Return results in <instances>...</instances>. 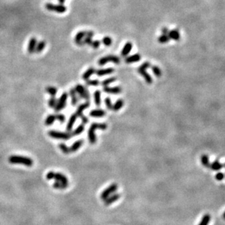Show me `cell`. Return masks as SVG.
I'll return each mask as SVG.
<instances>
[{"label":"cell","instance_id":"cell-1","mask_svg":"<svg viewBox=\"0 0 225 225\" xmlns=\"http://www.w3.org/2000/svg\"><path fill=\"white\" fill-rule=\"evenodd\" d=\"M8 160L11 164H20L27 167L32 166L34 163L33 160L31 158L21 155H12L9 157Z\"/></svg>","mask_w":225,"mask_h":225},{"label":"cell","instance_id":"cell-2","mask_svg":"<svg viewBox=\"0 0 225 225\" xmlns=\"http://www.w3.org/2000/svg\"><path fill=\"white\" fill-rule=\"evenodd\" d=\"M50 137L59 140L67 141L72 137V135L70 132H61L58 130H50L48 133Z\"/></svg>","mask_w":225,"mask_h":225},{"label":"cell","instance_id":"cell-3","mask_svg":"<svg viewBox=\"0 0 225 225\" xmlns=\"http://www.w3.org/2000/svg\"><path fill=\"white\" fill-rule=\"evenodd\" d=\"M109 61H111L115 64H119L121 63L120 58L118 56H115V55H109V56H104V57L101 58L99 60H98V65L99 66H104L106 64H108Z\"/></svg>","mask_w":225,"mask_h":225},{"label":"cell","instance_id":"cell-4","mask_svg":"<svg viewBox=\"0 0 225 225\" xmlns=\"http://www.w3.org/2000/svg\"><path fill=\"white\" fill-rule=\"evenodd\" d=\"M74 89L75 91V92L79 95V96L81 97V98L86 100L87 101H89L90 93H89V91H88V89H87L86 88L83 86V85H81V84H78V85H75Z\"/></svg>","mask_w":225,"mask_h":225},{"label":"cell","instance_id":"cell-5","mask_svg":"<svg viewBox=\"0 0 225 225\" xmlns=\"http://www.w3.org/2000/svg\"><path fill=\"white\" fill-rule=\"evenodd\" d=\"M46 9L51 12H56L58 13H64L67 11V8L63 5H53L52 3H46L45 5Z\"/></svg>","mask_w":225,"mask_h":225},{"label":"cell","instance_id":"cell-6","mask_svg":"<svg viewBox=\"0 0 225 225\" xmlns=\"http://www.w3.org/2000/svg\"><path fill=\"white\" fill-rule=\"evenodd\" d=\"M67 98H68V94L65 92L60 96V98H59V100L57 101V103H56V106H55L54 108L55 111H56V112H60V111H61L65 107L66 104H67Z\"/></svg>","mask_w":225,"mask_h":225},{"label":"cell","instance_id":"cell-7","mask_svg":"<svg viewBox=\"0 0 225 225\" xmlns=\"http://www.w3.org/2000/svg\"><path fill=\"white\" fill-rule=\"evenodd\" d=\"M118 189V185L116 184H111L109 187H108L107 189H105L103 192H102L100 195V198L102 200H105V199L108 198L110 195H111L112 194L114 193Z\"/></svg>","mask_w":225,"mask_h":225},{"label":"cell","instance_id":"cell-8","mask_svg":"<svg viewBox=\"0 0 225 225\" xmlns=\"http://www.w3.org/2000/svg\"><path fill=\"white\" fill-rule=\"evenodd\" d=\"M103 91L106 93L108 94H114V95H117V94H120L121 93L122 89L121 87L116 86V87H108L105 86L103 87Z\"/></svg>","mask_w":225,"mask_h":225},{"label":"cell","instance_id":"cell-9","mask_svg":"<svg viewBox=\"0 0 225 225\" xmlns=\"http://www.w3.org/2000/svg\"><path fill=\"white\" fill-rule=\"evenodd\" d=\"M137 71H138L139 74H140L142 77H143V78L145 79V80H146V82L148 84L152 83L153 82L152 77H151V75H150L147 71H146V69L141 68V67H140L138 68V69H137Z\"/></svg>","mask_w":225,"mask_h":225},{"label":"cell","instance_id":"cell-10","mask_svg":"<svg viewBox=\"0 0 225 225\" xmlns=\"http://www.w3.org/2000/svg\"><path fill=\"white\" fill-rule=\"evenodd\" d=\"M86 35V31H81L78 33L76 34L75 36V43H76L78 46H84V44L83 43V39Z\"/></svg>","mask_w":225,"mask_h":225},{"label":"cell","instance_id":"cell-11","mask_svg":"<svg viewBox=\"0 0 225 225\" xmlns=\"http://www.w3.org/2000/svg\"><path fill=\"white\" fill-rule=\"evenodd\" d=\"M114 71H115L114 69L109 67V68H107V69H99L96 70L95 74H96L98 77H103V76L113 74Z\"/></svg>","mask_w":225,"mask_h":225},{"label":"cell","instance_id":"cell-12","mask_svg":"<svg viewBox=\"0 0 225 225\" xmlns=\"http://www.w3.org/2000/svg\"><path fill=\"white\" fill-rule=\"evenodd\" d=\"M37 44V38L32 37L30 39H29V43H28V47H27L28 53H29V54H32V53H35Z\"/></svg>","mask_w":225,"mask_h":225},{"label":"cell","instance_id":"cell-13","mask_svg":"<svg viewBox=\"0 0 225 225\" xmlns=\"http://www.w3.org/2000/svg\"><path fill=\"white\" fill-rule=\"evenodd\" d=\"M121 195L120 194H112L111 195H110L107 199H105V206H110L112 203H113L114 202L117 201L118 200H119L120 198Z\"/></svg>","mask_w":225,"mask_h":225},{"label":"cell","instance_id":"cell-14","mask_svg":"<svg viewBox=\"0 0 225 225\" xmlns=\"http://www.w3.org/2000/svg\"><path fill=\"white\" fill-rule=\"evenodd\" d=\"M140 59H141L140 55L138 54V53H136V54L125 57V62H126V64H132V63L137 62Z\"/></svg>","mask_w":225,"mask_h":225},{"label":"cell","instance_id":"cell-15","mask_svg":"<svg viewBox=\"0 0 225 225\" xmlns=\"http://www.w3.org/2000/svg\"><path fill=\"white\" fill-rule=\"evenodd\" d=\"M90 106V102L89 101H86V102H85V103L84 104H81L80 106H78V109H77L76 110V112H75V115H77V117H79L81 115H83V112H84V110H86V109H87V108H88Z\"/></svg>","mask_w":225,"mask_h":225},{"label":"cell","instance_id":"cell-16","mask_svg":"<svg viewBox=\"0 0 225 225\" xmlns=\"http://www.w3.org/2000/svg\"><path fill=\"white\" fill-rule=\"evenodd\" d=\"M95 131L96 130L91 127H90V128L88 130V141H89V142L91 144H95L97 142V136Z\"/></svg>","mask_w":225,"mask_h":225},{"label":"cell","instance_id":"cell-17","mask_svg":"<svg viewBox=\"0 0 225 225\" xmlns=\"http://www.w3.org/2000/svg\"><path fill=\"white\" fill-rule=\"evenodd\" d=\"M132 49H133V44H132V43H130V42L126 43V44L124 45L123 48H122L121 53V55L122 57H126L127 55L131 52Z\"/></svg>","mask_w":225,"mask_h":225},{"label":"cell","instance_id":"cell-18","mask_svg":"<svg viewBox=\"0 0 225 225\" xmlns=\"http://www.w3.org/2000/svg\"><path fill=\"white\" fill-rule=\"evenodd\" d=\"M77 118V115L75 114H72V115L70 116V119H69L68 122H67V132H71L72 130V128L74 124L75 123V121H76Z\"/></svg>","mask_w":225,"mask_h":225},{"label":"cell","instance_id":"cell-19","mask_svg":"<svg viewBox=\"0 0 225 225\" xmlns=\"http://www.w3.org/2000/svg\"><path fill=\"white\" fill-rule=\"evenodd\" d=\"M105 114H106V112H105L104 110L97 109H94V110L91 111L89 113V115L90 117H91L99 118L105 116Z\"/></svg>","mask_w":225,"mask_h":225},{"label":"cell","instance_id":"cell-20","mask_svg":"<svg viewBox=\"0 0 225 225\" xmlns=\"http://www.w3.org/2000/svg\"><path fill=\"white\" fill-rule=\"evenodd\" d=\"M70 95L71 96V103L72 106H76L78 104L79 98H78V95H77V93L75 92L74 88H71L70 90Z\"/></svg>","mask_w":225,"mask_h":225},{"label":"cell","instance_id":"cell-21","mask_svg":"<svg viewBox=\"0 0 225 225\" xmlns=\"http://www.w3.org/2000/svg\"><path fill=\"white\" fill-rule=\"evenodd\" d=\"M84 143V140H78L76 141H75L72 145L70 148V152H75L78 151V150L82 147Z\"/></svg>","mask_w":225,"mask_h":225},{"label":"cell","instance_id":"cell-22","mask_svg":"<svg viewBox=\"0 0 225 225\" xmlns=\"http://www.w3.org/2000/svg\"><path fill=\"white\" fill-rule=\"evenodd\" d=\"M54 179L56 180L57 181H59V182L68 184V178H67V177L64 176V174H61V173H56Z\"/></svg>","mask_w":225,"mask_h":225},{"label":"cell","instance_id":"cell-23","mask_svg":"<svg viewBox=\"0 0 225 225\" xmlns=\"http://www.w3.org/2000/svg\"><path fill=\"white\" fill-rule=\"evenodd\" d=\"M95 71H96L95 68H94V67H90V68H88V69H87L86 71L83 74L82 78L84 79V80H88V79H89V77H91L92 74H95Z\"/></svg>","mask_w":225,"mask_h":225},{"label":"cell","instance_id":"cell-24","mask_svg":"<svg viewBox=\"0 0 225 225\" xmlns=\"http://www.w3.org/2000/svg\"><path fill=\"white\" fill-rule=\"evenodd\" d=\"M124 105V101L122 99H118L117 101L115 102L114 104H113V109L114 112H118L120 110Z\"/></svg>","mask_w":225,"mask_h":225},{"label":"cell","instance_id":"cell-25","mask_svg":"<svg viewBox=\"0 0 225 225\" xmlns=\"http://www.w3.org/2000/svg\"><path fill=\"white\" fill-rule=\"evenodd\" d=\"M85 130V127H84V124H81L80 126H78L72 132H71L72 136H79L81 135L83 132Z\"/></svg>","mask_w":225,"mask_h":225},{"label":"cell","instance_id":"cell-26","mask_svg":"<svg viewBox=\"0 0 225 225\" xmlns=\"http://www.w3.org/2000/svg\"><path fill=\"white\" fill-rule=\"evenodd\" d=\"M90 127L93 128L95 130H106L107 128H108V126H107L105 123H97V122H95V123H92Z\"/></svg>","mask_w":225,"mask_h":225},{"label":"cell","instance_id":"cell-27","mask_svg":"<svg viewBox=\"0 0 225 225\" xmlns=\"http://www.w3.org/2000/svg\"><path fill=\"white\" fill-rule=\"evenodd\" d=\"M168 36L170 39H172L173 40L178 41L180 39V34L178 30H172L168 32Z\"/></svg>","mask_w":225,"mask_h":225},{"label":"cell","instance_id":"cell-28","mask_svg":"<svg viewBox=\"0 0 225 225\" xmlns=\"http://www.w3.org/2000/svg\"><path fill=\"white\" fill-rule=\"evenodd\" d=\"M224 165L223 164L220 163L219 160H215L213 163H212L211 165H210V168L212 169L213 171H219V170L222 169Z\"/></svg>","mask_w":225,"mask_h":225},{"label":"cell","instance_id":"cell-29","mask_svg":"<svg viewBox=\"0 0 225 225\" xmlns=\"http://www.w3.org/2000/svg\"><path fill=\"white\" fill-rule=\"evenodd\" d=\"M94 101H95V104L97 106L101 105V92L99 90H97L94 93Z\"/></svg>","mask_w":225,"mask_h":225},{"label":"cell","instance_id":"cell-30","mask_svg":"<svg viewBox=\"0 0 225 225\" xmlns=\"http://www.w3.org/2000/svg\"><path fill=\"white\" fill-rule=\"evenodd\" d=\"M46 44L45 41H40V42H39L36 45V48H35V53H37V54L42 53L43 50L45 49V47H46Z\"/></svg>","mask_w":225,"mask_h":225},{"label":"cell","instance_id":"cell-31","mask_svg":"<svg viewBox=\"0 0 225 225\" xmlns=\"http://www.w3.org/2000/svg\"><path fill=\"white\" fill-rule=\"evenodd\" d=\"M53 187L56 189H64L68 187V184H65V183L59 182V181H56V182L53 183Z\"/></svg>","mask_w":225,"mask_h":225},{"label":"cell","instance_id":"cell-32","mask_svg":"<svg viewBox=\"0 0 225 225\" xmlns=\"http://www.w3.org/2000/svg\"><path fill=\"white\" fill-rule=\"evenodd\" d=\"M56 120V115H50L46 117V121H45V125L46 126H51L54 123L55 121Z\"/></svg>","mask_w":225,"mask_h":225},{"label":"cell","instance_id":"cell-33","mask_svg":"<svg viewBox=\"0 0 225 225\" xmlns=\"http://www.w3.org/2000/svg\"><path fill=\"white\" fill-rule=\"evenodd\" d=\"M46 91L47 93L50 95V96H55L57 93V88L53 86H48L46 87Z\"/></svg>","mask_w":225,"mask_h":225},{"label":"cell","instance_id":"cell-34","mask_svg":"<svg viewBox=\"0 0 225 225\" xmlns=\"http://www.w3.org/2000/svg\"><path fill=\"white\" fill-rule=\"evenodd\" d=\"M211 220V216L207 213V214L204 215L203 217L201 219V222H199V224L198 225H208L209 222Z\"/></svg>","mask_w":225,"mask_h":225},{"label":"cell","instance_id":"cell-35","mask_svg":"<svg viewBox=\"0 0 225 225\" xmlns=\"http://www.w3.org/2000/svg\"><path fill=\"white\" fill-rule=\"evenodd\" d=\"M116 77H110V78H108V79H106V80H103V81L101 82V84H102V85L103 87L108 86V85H109L110 84H111V83H113V82H116Z\"/></svg>","mask_w":225,"mask_h":225},{"label":"cell","instance_id":"cell-36","mask_svg":"<svg viewBox=\"0 0 225 225\" xmlns=\"http://www.w3.org/2000/svg\"><path fill=\"white\" fill-rule=\"evenodd\" d=\"M201 162L202 164L205 167L210 166V162H209V157H208L207 154H202L201 157Z\"/></svg>","mask_w":225,"mask_h":225},{"label":"cell","instance_id":"cell-37","mask_svg":"<svg viewBox=\"0 0 225 225\" xmlns=\"http://www.w3.org/2000/svg\"><path fill=\"white\" fill-rule=\"evenodd\" d=\"M170 37H169L168 34H162L158 38V42L162 44H164V43H167L170 41Z\"/></svg>","mask_w":225,"mask_h":225},{"label":"cell","instance_id":"cell-38","mask_svg":"<svg viewBox=\"0 0 225 225\" xmlns=\"http://www.w3.org/2000/svg\"><path fill=\"white\" fill-rule=\"evenodd\" d=\"M86 85L89 86H97L99 85V81L97 80H86Z\"/></svg>","mask_w":225,"mask_h":225},{"label":"cell","instance_id":"cell-39","mask_svg":"<svg viewBox=\"0 0 225 225\" xmlns=\"http://www.w3.org/2000/svg\"><path fill=\"white\" fill-rule=\"evenodd\" d=\"M59 149L61 150V152H62L64 154H69V153H70V148H69V147H67L64 143H61V144H59Z\"/></svg>","mask_w":225,"mask_h":225},{"label":"cell","instance_id":"cell-40","mask_svg":"<svg viewBox=\"0 0 225 225\" xmlns=\"http://www.w3.org/2000/svg\"><path fill=\"white\" fill-rule=\"evenodd\" d=\"M102 43H103L104 45L109 47V46H110L111 45H112L113 40L110 36H105V37L102 38Z\"/></svg>","mask_w":225,"mask_h":225},{"label":"cell","instance_id":"cell-41","mask_svg":"<svg viewBox=\"0 0 225 225\" xmlns=\"http://www.w3.org/2000/svg\"><path fill=\"white\" fill-rule=\"evenodd\" d=\"M56 103H57V99L56 98V97L55 96H51L50 98V99L48 100V106L50 108H55V106H56Z\"/></svg>","mask_w":225,"mask_h":225},{"label":"cell","instance_id":"cell-42","mask_svg":"<svg viewBox=\"0 0 225 225\" xmlns=\"http://www.w3.org/2000/svg\"><path fill=\"white\" fill-rule=\"evenodd\" d=\"M151 69H152L153 72H154V75L157 77H160L162 76V71L157 66H153L151 67Z\"/></svg>","mask_w":225,"mask_h":225},{"label":"cell","instance_id":"cell-43","mask_svg":"<svg viewBox=\"0 0 225 225\" xmlns=\"http://www.w3.org/2000/svg\"><path fill=\"white\" fill-rule=\"evenodd\" d=\"M105 104L106 107L108 108V109H109V110H112L113 104H112V101H111V99L109 98V97H107V98L105 99Z\"/></svg>","mask_w":225,"mask_h":225},{"label":"cell","instance_id":"cell-44","mask_svg":"<svg viewBox=\"0 0 225 225\" xmlns=\"http://www.w3.org/2000/svg\"><path fill=\"white\" fill-rule=\"evenodd\" d=\"M56 119H57L61 124H63L64 122H65L66 117L63 114H57V115H56Z\"/></svg>","mask_w":225,"mask_h":225},{"label":"cell","instance_id":"cell-45","mask_svg":"<svg viewBox=\"0 0 225 225\" xmlns=\"http://www.w3.org/2000/svg\"><path fill=\"white\" fill-rule=\"evenodd\" d=\"M83 43L84 45H91V43H92V37H90V36H85L84 39H83Z\"/></svg>","mask_w":225,"mask_h":225},{"label":"cell","instance_id":"cell-46","mask_svg":"<svg viewBox=\"0 0 225 225\" xmlns=\"http://www.w3.org/2000/svg\"><path fill=\"white\" fill-rule=\"evenodd\" d=\"M91 47L94 49L99 48V47L100 46V41H99V40L92 41V43H91Z\"/></svg>","mask_w":225,"mask_h":225},{"label":"cell","instance_id":"cell-47","mask_svg":"<svg viewBox=\"0 0 225 225\" xmlns=\"http://www.w3.org/2000/svg\"><path fill=\"white\" fill-rule=\"evenodd\" d=\"M55 174H56V173L53 172V171H49V172L46 174V178H47L48 180L54 179Z\"/></svg>","mask_w":225,"mask_h":225},{"label":"cell","instance_id":"cell-48","mask_svg":"<svg viewBox=\"0 0 225 225\" xmlns=\"http://www.w3.org/2000/svg\"><path fill=\"white\" fill-rule=\"evenodd\" d=\"M224 178V174L222 172H219L216 174V179L218 181H222L223 180V178Z\"/></svg>","mask_w":225,"mask_h":225},{"label":"cell","instance_id":"cell-49","mask_svg":"<svg viewBox=\"0 0 225 225\" xmlns=\"http://www.w3.org/2000/svg\"><path fill=\"white\" fill-rule=\"evenodd\" d=\"M79 117L81 119V121H82V124L86 125V124H87V123H88V119L85 116V115H84V114H83L82 115H81V116H80Z\"/></svg>","mask_w":225,"mask_h":225},{"label":"cell","instance_id":"cell-50","mask_svg":"<svg viewBox=\"0 0 225 225\" xmlns=\"http://www.w3.org/2000/svg\"><path fill=\"white\" fill-rule=\"evenodd\" d=\"M162 34H167L169 32V30L167 27H164L162 29Z\"/></svg>","mask_w":225,"mask_h":225},{"label":"cell","instance_id":"cell-51","mask_svg":"<svg viewBox=\"0 0 225 225\" xmlns=\"http://www.w3.org/2000/svg\"><path fill=\"white\" fill-rule=\"evenodd\" d=\"M66 0H58V2L60 4V5H64V3L65 2Z\"/></svg>","mask_w":225,"mask_h":225},{"label":"cell","instance_id":"cell-52","mask_svg":"<svg viewBox=\"0 0 225 225\" xmlns=\"http://www.w3.org/2000/svg\"><path fill=\"white\" fill-rule=\"evenodd\" d=\"M223 218L225 219V212L223 213Z\"/></svg>","mask_w":225,"mask_h":225}]
</instances>
